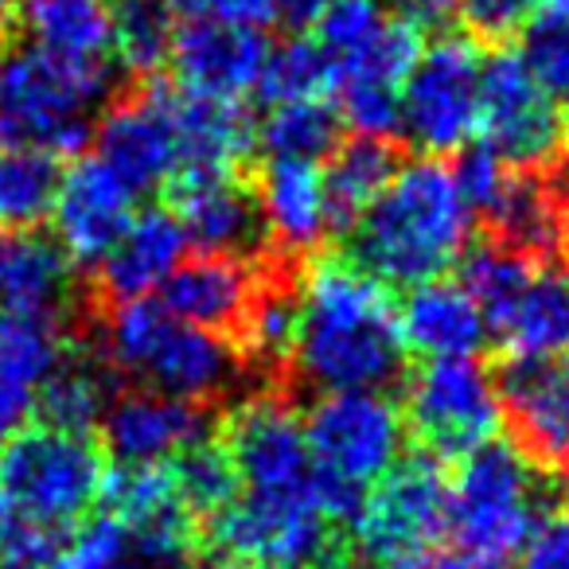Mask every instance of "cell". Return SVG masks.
<instances>
[{"label": "cell", "instance_id": "6da1fadb", "mask_svg": "<svg viewBox=\"0 0 569 569\" xmlns=\"http://www.w3.org/2000/svg\"><path fill=\"white\" fill-rule=\"evenodd\" d=\"M301 328L293 363L320 395L387 390L402 371L398 305L351 258H317L297 289Z\"/></svg>", "mask_w": 569, "mask_h": 569}, {"label": "cell", "instance_id": "7a4b0ae2", "mask_svg": "<svg viewBox=\"0 0 569 569\" xmlns=\"http://www.w3.org/2000/svg\"><path fill=\"white\" fill-rule=\"evenodd\" d=\"M102 488L106 457L90 433L28 426L9 437L0 445V566H56Z\"/></svg>", "mask_w": 569, "mask_h": 569}, {"label": "cell", "instance_id": "3957f363", "mask_svg": "<svg viewBox=\"0 0 569 569\" xmlns=\"http://www.w3.org/2000/svg\"><path fill=\"white\" fill-rule=\"evenodd\" d=\"M351 253L359 269L390 284H413L445 277L468 250L472 211L460 196L452 168L437 157L398 164L395 180L367 214L348 230Z\"/></svg>", "mask_w": 569, "mask_h": 569}, {"label": "cell", "instance_id": "277c9868", "mask_svg": "<svg viewBox=\"0 0 569 569\" xmlns=\"http://www.w3.org/2000/svg\"><path fill=\"white\" fill-rule=\"evenodd\" d=\"M110 63H67L36 43L0 48V141L74 157L94 137Z\"/></svg>", "mask_w": 569, "mask_h": 569}, {"label": "cell", "instance_id": "5b68a950", "mask_svg": "<svg viewBox=\"0 0 569 569\" xmlns=\"http://www.w3.org/2000/svg\"><path fill=\"white\" fill-rule=\"evenodd\" d=\"M317 503L328 522H356L371 488L402 460L406 418L387 390L320 395L305 418Z\"/></svg>", "mask_w": 569, "mask_h": 569}, {"label": "cell", "instance_id": "8992f818", "mask_svg": "<svg viewBox=\"0 0 569 569\" xmlns=\"http://www.w3.org/2000/svg\"><path fill=\"white\" fill-rule=\"evenodd\" d=\"M102 359L113 371L141 382V390L207 402L238 375V351L227 336L183 325L160 301L113 305L102 325Z\"/></svg>", "mask_w": 569, "mask_h": 569}, {"label": "cell", "instance_id": "52a82bcc", "mask_svg": "<svg viewBox=\"0 0 569 569\" xmlns=\"http://www.w3.org/2000/svg\"><path fill=\"white\" fill-rule=\"evenodd\" d=\"M542 503V476L515 445H480L460 457L457 480H449V546L511 566L546 519Z\"/></svg>", "mask_w": 569, "mask_h": 569}, {"label": "cell", "instance_id": "ba28073f", "mask_svg": "<svg viewBox=\"0 0 569 569\" xmlns=\"http://www.w3.org/2000/svg\"><path fill=\"white\" fill-rule=\"evenodd\" d=\"M367 566L429 569L449 538V476L433 452L406 457L382 476L351 522Z\"/></svg>", "mask_w": 569, "mask_h": 569}, {"label": "cell", "instance_id": "9c48e42d", "mask_svg": "<svg viewBox=\"0 0 569 569\" xmlns=\"http://www.w3.org/2000/svg\"><path fill=\"white\" fill-rule=\"evenodd\" d=\"M238 476V491L281 503H317L305 418L277 395H253L230 410L219 437Z\"/></svg>", "mask_w": 569, "mask_h": 569}, {"label": "cell", "instance_id": "30bf717a", "mask_svg": "<svg viewBox=\"0 0 569 569\" xmlns=\"http://www.w3.org/2000/svg\"><path fill=\"white\" fill-rule=\"evenodd\" d=\"M483 56L472 36H441L402 82V133L426 157L465 152L480 133Z\"/></svg>", "mask_w": 569, "mask_h": 569}, {"label": "cell", "instance_id": "8fae6325", "mask_svg": "<svg viewBox=\"0 0 569 569\" xmlns=\"http://www.w3.org/2000/svg\"><path fill=\"white\" fill-rule=\"evenodd\" d=\"M332 522L320 503H281L238 491L222 511L207 519L203 550L211 569L312 566L328 558Z\"/></svg>", "mask_w": 569, "mask_h": 569}, {"label": "cell", "instance_id": "7c38bea8", "mask_svg": "<svg viewBox=\"0 0 569 569\" xmlns=\"http://www.w3.org/2000/svg\"><path fill=\"white\" fill-rule=\"evenodd\" d=\"M406 421L433 457H468L496 441L503 402L480 359H429L406 387Z\"/></svg>", "mask_w": 569, "mask_h": 569}, {"label": "cell", "instance_id": "4fadbf2b", "mask_svg": "<svg viewBox=\"0 0 569 569\" xmlns=\"http://www.w3.org/2000/svg\"><path fill=\"white\" fill-rule=\"evenodd\" d=\"M480 137L483 149L519 172H546L566 144L558 102L538 87L530 67L515 51H496L483 59Z\"/></svg>", "mask_w": 569, "mask_h": 569}, {"label": "cell", "instance_id": "5bb4252c", "mask_svg": "<svg viewBox=\"0 0 569 569\" xmlns=\"http://www.w3.org/2000/svg\"><path fill=\"white\" fill-rule=\"evenodd\" d=\"M94 160H102L133 196L157 191L180 176L172 94L164 87H141L121 94L94 126Z\"/></svg>", "mask_w": 569, "mask_h": 569}, {"label": "cell", "instance_id": "9a60e30c", "mask_svg": "<svg viewBox=\"0 0 569 569\" xmlns=\"http://www.w3.org/2000/svg\"><path fill=\"white\" fill-rule=\"evenodd\" d=\"M269 59V40L258 28L227 24V20H188L172 36L176 87L188 98H211V102H242L258 90L261 71Z\"/></svg>", "mask_w": 569, "mask_h": 569}, {"label": "cell", "instance_id": "2e32d148", "mask_svg": "<svg viewBox=\"0 0 569 569\" xmlns=\"http://www.w3.org/2000/svg\"><path fill=\"white\" fill-rule=\"evenodd\" d=\"M499 402L515 449L538 472H569V359H511Z\"/></svg>", "mask_w": 569, "mask_h": 569}, {"label": "cell", "instance_id": "e0dca14e", "mask_svg": "<svg viewBox=\"0 0 569 569\" xmlns=\"http://www.w3.org/2000/svg\"><path fill=\"white\" fill-rule=\"evenodd\" d=\"M137 214V196L94 157L74 160L63 172L51 207L59 250L71 266L98 269Z\"/></svg>", "mask_w": 569, "mask_h": 569}, {"label": "cell", "instance_id": "ac0fdd59", "mask_svg": "<svg viewBox=\"0 0 569 569\" xmlns=\"http://www.w3.org/2000/svg\"><path fill=\"white\" fill-rule=\"evenodd\" d=\"M102 499L110 503L113 519L126 527L137 553H144L152 566H180L191 546H196V515L183 507L168 465H121L118 472H106Z\"/></svg>", "mask_w": 569, "mask_h": 569}, {"label": "cell", "instance_id": "d6986e66", "mask_svg": "<svg viewBox=\"0 0 569 569\" xmlns=\"http://www.w3.org/2000/svg\"><path fill=\"white\" fill-rule=\"evenodd\" d=\"M98 426L110 457L126 468L172 465L191 445L207 441L203 406L157 390H129L110 398Z\"/></svg>", "mask_w": 569, "mask_h": 569}, {"label": "cell", "instance_id": "ffe728a7", "mask_svg": "<svg viewBox=\"0 0 569 569\" xmlns=\"http://www.w3.org/2000/svg\"><path fill=\"white\" fill-rule=\"evenodd\" d=\"M168 211L176 214V222L188 234V246H196V253L246 261L266 246L258 199L238 176H176Z\"/></svg>", "mask_w": 569, "mask_h": 569}, {"label": "cell", "instance_id": "44dd1931", "mask_svg": "<svg viewBox=\"0 0 569 569\" xmlns=\"http://www.w3.org/2000/svg\"><path fill=\"white\" fill-rule=\"evenodd\" d=\"M74 301V266L40 230H0V317L59 320Z\"/></svg>", "mask_w": 569, "mask_h": 569}, {"label": "cell", "instance_id": "7402d4cb", "mask_svg": "<svg viewBox=\"0 0 569 569\" xmlns=\"http://www.w3.org/2000/svg\"><path fill=\"white\" fill-rule=\"evenodd\" d=\"M253 199H258L266 242L277 246L284 258H309L332 234L320 164L266 160Z\"/></svg>", "mask_w": 569, "mask_h": 569}, {"label": "cell", "instance_id": "603a6c76", "mask_svg": "<svg viewBox=\"0 0 569 569\" xmlns=\"http://www.w3.org/2000/svg\"><path fill=\"white\" fill-rule=\"evenodd\" d=\"M188 258V234L168 207H144L133 214L126 234L98 266V284L110 305L144 301L164 289L168 277Z\"/></svg>", "mask_w": 569, "mask_h": 569}, {"label": "cell", "instance_id": "cb8c5ba5", "mask_svg": "<svg viewBox=\"0 0 569 569\" xmlns=\"http://www.w3.org/2000/svg\"><path fill=\"white\" fill-rule=\"evenodd\" d=\"M398 336L406 351H418L421 359H476V351L488 340L476 301L465 293V284L452 277H433L413 289H406L398 305Z\"/></svg>", "mask_w": 569, "mask_h": 569}, {"label": "cell", "instance_id": "d4e9b609", "mask_svg": "<svg viewBox=\"0 0 569 569\" xmlns=\"http://www.w3.org/2000/svg\"><path fill=\"white\" fill-rule=\"evenodd\" d=\"M67 356L59 320L0 317V445L28 429L40 390Z\"/></svg>", "mask_w": 569, "mask_h": 569}, {"label": "cell", "instance_id": "484cf974", "mask_svg": "<svg viewBox=\"0 0 569 569\" xmlns=\"http://www.w3.org/2000/svg\"><path fill=\"white\" fill-rule=\"evenodd\" d=\"M164 309L183 325H196L214 336H234L258 293V277L246 261L196 253L183 258L180 269L164 281Z\"/></svg>", "mask_w": 569, "mask_h": 569}, {"label": "cell", "instance_id": "4316f807", "mask_svg": "<svg viewBox=\"0 0 569 569\" xmlns=\"http://www.w3.org/2000/svg\"><path fill=\"white\" fill-rule=\"evenodd\" d=\"M176 144H180V176H234L258 149V126L238 102L172 94Z\"/></svg>", "mask_w": 569, "mask_h": 569}, {"label": "cell", "instance_id": "83f0119b", "mask_svg": "<svg viewBox=\"0 0 569 569\" xmlns=\"http://www.w3.org/2000/svg\"><path fill=\"white\" fill-rule=\"evenodd\" d=\"M511 359H569V269L538 261L535 277L491 328Z\"/></svg>", "mask_w": 569, "mask_h": 569}, {"label": "cell", "instance_id": "f1b7e54d", "mask_svg": "<svg viewBox=\"0 0 569 569\" xmlns=\"http://www.w3.org/2000/svg\"><path fill=\"white\" fill-rule=\"evenodd\" d=\"M17 20L28 43L67 63H110V0H17Z\"/></svg>", "mask_w": 569, "mask_h": 569}, {"label": "cell", "instance_id": "f546056e", "mask_svg": "<svg viewBox=\"0 0 569 569\" xmlns=\"http://www.w3.org/2000/svg\"><path fill=\"white\" fill-rule=\"evenodd\" d=\"M398 172L395 144L379 141V137H356V141L340 144L328 157L325 176V203L332 230H351L367 214V207L387 191V183Z\"/></svg>", "mask_w": 569, "mask_h": 569}, {"label": "cell", "instance_id": "4dcf8cb0", "mask_svg": "<svg viewBox=\"0 0 569 569\" xmlns=\"http://www.w3.org/2000/svg\"><path fill=\"white\" fill-rule=\"evenodd\" d=\"M110 363L102 351H74L67 348L63 363L51 371V379L40 390L36 418L51 429L67 433H90L102 421L110 406Z\"/></svg>", "mask_w": 569, "mask_h": 569}, {"label": "cell", "instance_id": "1f68e13d", "mask_svg": "<svg viewBox=\"0 0 569 569\" xmlns=\"http://www.w3.org/2000/svg\"><path fill=\"white\" fill-rule=\"evenodd\" d=\"M343 121L328 98H301V102L269 106L258 126V149L266 160H301L320 164L340 149Z\"/></svg>", "mask_w": 569, "mask_h": 569}, {"label": "cell", "instance_id": "d6a6232c", "mask_svg": "<svg viewBox=\"0 0 569 569\" xmlns=\"http://www.w3.org/2000/svg\"><path fill=\"white\" fill-rule=\"evenodd\" d=\"M59 180L63 172L56 157L0 141V230H36L51 219Z\"/></svg>", "mask_w": 569, "mask_h": 569}, {"label": "cell", "instance_id": "836d02e7", "mask_svg": "<svg viewBox=\"0 0 569 569\" xmlns=\"http://www.w3.org/2000/svg\"><path fill=\"white\" fill-rule=\"evenodd\" d=\"M457 266H460L457 281L465 284V293L476 301V309H480L483 325H488V336H491V328L511 312V305L519 301L527 281L535 277L538 261L530 258V253L491 238V242H480L476 250H465V258H460Z\"/></svg>", "mask_w": 569, "mask_h": 569}, {"label": "cell", "instance_id": "e575fe53", "mask_svg": "<svg viewBox=\"0 0 569 569\" xmlns=\"http://www.w3.org/2000/svg\"><path fill=\"white\" fill-rule=\"evenodd\" d=\"M297 328H301V305H297V289L293 284L277 281H258V293H253L250 309H246L242 325H238L234 340L250 363L258 367H277L293 363V348H297Z\"/></svg>", "mask_w": 569, "mask_h": 569}, {"label": "cell", "instance_id": "d590c367", "mask_svg": "<svg viewBox=\"0 0 569 569\" xmlns=\"http://www.w3.org/2000/svg\"><path fill=\"white\" fill-rule=\"evenodd\" d=\"M113 24V59L126 71L152 79L157 67L168 63L172 51V12L160 0H110Z\"/></svg>", "mask_w": 569, "mask_h": 569}, {"label": "cell", "instance_id": "8d00e7d4", "mask_svg": "<svg viewBox=\"0 0 569 569\" xmlns=\"http://www.w3.org/2000/svg\"><path fill=\"white\" fill-rule=\"evenodd\" d=\"M336 87V67L320 40L293 36V40L269 48L266 71H261V98L269 106L277 102H301V98H325Z\"/></svg>", "mask_w": 569, "mask_h": 569}, {"label": "cell", "instance_id": "74e56055", "mask_svg": "<svg viewBox=\"0 0 569 569\" xmlns=\"http://www.w3.org/2000/svg\"><path fill=\"white\" fill-rule=\"evenodd\" d=\"M168 472H172V483H176V491H180L183 507H188L196 519H211L214 511H222V507L238 496V476H234V468H230V457L211 437L191 445L188 452H180V457L168 465Z\"/></svg>", "mask_w": 569, "mask_h": 569}, {"label": "cell", "instance_id": "f35d334b", "mask_svg": "<svg viewBox=\"0 0 569 569\" xmlns=\"http://www.w3.org/2000/svg\"><path fill=\"white\" fill-rule=\"evenodd\" d=\"M382 24H387L382 0H336L332 9L325 12V20L317 24V32H320L317 40L336 67L340 59H348L351 51L363 48Z\"/></svg>", "mask_w": 569, "mask_h": 569}, {"label": "cell", "instance_id": "ab89813d", "mask_svg": "<svg viewBox=\"0 0 569 569\" xmlns=\"http://www.w3.org/2000/svg\"><path fill=\"white\" fill-rule=\"evenodd\" d=\"M522 63L553 102H569V24H538V32H530L527 40Z\"/></svg>", "mask_w": 569, "mask_h": 569}, {"label": "cell", "instance_id": "60d3db41", "mask_svg": "<svg viewBox=\"0 0 569 569\" xmlns=\"http://www.w3.org/2000/svg\"><path fill=\"white\" fill-rule=\"evenodd\" d=\"M468 36L476 43H507L535 17V0H457Z\"/></svg>", "mask_w": 569, "mask_h": 569}, {"label": "cell", "instance_id": "b9f144b4", "mask_svg": "<svg viewBox=\"0 0 569 569\" xmlns=\"http://www.w3.org/2000/svg\"><path fill=\"white\" fill-rule=\"evenodd\" d=\"M522 569H569V515H546L522 550Z\"/></svg>", "mask_w": 569, "mask_h": 569}, {"label": "cell", "instance_id": "7bdbcfd3", "mask_svg": "<svg viewBox=\"0 0 569 569\" xmlns=\"http://www.w3.org/2000/svg\"><path fill=\"white\" fill-rule=\"evenodd\" d=\"M387 4L395 20L418 28V32L421 28H441L457 12V0H387Z\"/></svg>", "mask_w": 569, "mask_h": 569}, {"label": "cell", "instance_id": "ee69618b", "mask_svg": "<svg viewBox=\"0 0 569 569\" xmlns=\"http://www.w3.org/2000/svg\"><path fill=\"white\" fill-rule=\"evenodd\" d=\"M214 20H227V24L242 28H261L269 20H277L273 0H211Z\"/></svg>", "mask_w": 569, "mask_h": 569}, {"label": "cell", "instance_id": "f6af8a7d", "mask_svg": "<svg viewBox=\"0 0 569 569\" xmlns=\"http://www.w3.org/2000/svg\"><path fill=\"white\" fill-rule=\"evenodd\" d=\"M332 4H336V0H273L277 20H284V24L297 28V32H309V28H317Z\"/></svg>", "mask_w": 569, "mask_h": 569}, {"label": "cell", "instance_id": "bcb514c9", "mask_svg": "<svg viewBox=\"0 0 569 569\" xmlns=\"http://www.w3.org/2000/svg\"><path fill=\"white\" fill-rule=\"evenodd\" d=\"M429 569H511V566L488 558V553L465 550V546H445V550L433 553V566Z\"/></svg>", "mask_w": 569, "mask_h": 569}, {"label": "cell", "instance_id": "7dc6e473", "mask_svg": "<svg viewBox=\"0 0 569 569\" xmlns=\"http://www.w3.org/2000/svg\"><path fill=\"white\" fill-rule=\"evenodd\" d=\"M168 12H172V20L180 17L183 24L188 20H203V17H211V0H160Z\"/></svg>", "mask_w": 569, "mask_h": 569}, {"label": "cell", "instance_id": "c3c4849f", "mask_svg": "<svg viewBox=\"0 0 569 569\" xmlns=\"http://www.w3.org/2000/svg\"><path fill=\"white\" fill-rule=\"evenodd\" d=\"M535 17L542 24H569V0H535Z\"/></svg>", "mask_w": 569, "mask_h": 569}, {"label": "cell", "instance_id": "681fc988", "mask_svg": "<svg viewBox=\"0 0 569 569\" xmlns=\"http://www.w3.org/2000/svg\"><path fill=\"white\" fill-rule=\"evenodd\" d=\"M106 569H160V566H152V561L144 558V553H137V546H129V550L121 553L118 561H110Z\"/></svg>", "mask_w": 569, "mask_h": 569}, {"label": "cell", "instance_id": "f907efd6", "mask_svg": "<svg viewBox=\"0 0 569 569\" xmlns=\"http://www.w3.org/2000/svg\"><path fill=\"white\" fill-rule=\"evenodd\" d=\"M17 20V0H0V28H9Z\"/></svg>", "mask_w": 569, "mask_h": 569}, {"label": "cell", "instance_id": "816d5d0a", "mask_svg": "<svg viewBox=\"0 0 569 569\" xmlns=\"http://www.w3.org/2000/svg\"><path fill=\"white\" fill-rule=\"evenodd\" d=\"M266 569H312V566H266Z\"/></svg>", "mask_w": 569, "mask_h": 569}, {"label": "cell", "instance_id": "f5cc1de1", "mask_svg": "<svg viewBox=\"0 0 569 569\" xmlns=\"http://www.w3.org/2000/svg\"><path fill=\"white\" fill-rule=\"evenodd\" d=\"M566 144H569V118H566Z\"/></svg>", "mask_w": 569, "mask_h": 569}, {"label": "cell", "instance_id": "db71d44e", "mask_svg": "<svg viewBox=\"0 0 569 569\" xmlns=\"http://www.w3.org/2000/svg\"><path fill=\"white\" fill-rule=\"evenodd\" d=\"M0 569H24V566H0Z\"/></svg>", "mask_w": 569, "mask_h": 569}, {"label": "cell", "instance_id": "11a10c76", "mask_svg": "<svg viewBox=\"0 0 569 569\" xmlns=\"http://www.w3.org/2000/svg\"><path fill=\"white\" fill-rule=\"evenodd\" d=\"M356 569H375V566H367V561H363V566H356Z\"/></svg>", "mask_w": 569, "mask_h": 569}, {"label": "cell", "instance_id": "9f6ffc18", "mask_svg": "<svg viewBox=\"0 0 569 569\" xmlns=\"http://www.w3.org/2000/svg\"><path fill=\"white\" fill-rule=\"evenodd\" d=\"M176 569H191V566H176Z\"/></svg>", "mask_w": 569, "mask_h": 569}, {"label": "cell", "instance_id": "6f0895ef", "mask_svg": "<svg viewBox=\"0 0 569 569\" xmlns=\"http://www.w3.org/2000/svg\"><path fill=\"white\" fill-rule=\"evenodd\" d=\"M566 242H569V234H566Z\"/></svg>", "mask_w": 569, "mask_h": 569}]
</instances>
